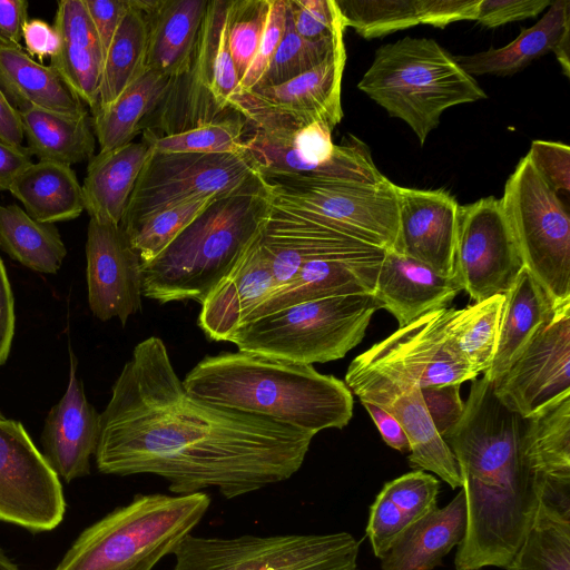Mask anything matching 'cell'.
I'll list each match as a JSON object with an SVG mask.
<instances>
[{
    "mask_svg": "<svg viewBox=\"0 0 570 570\" xmlns=\"http://www.w3.org/2000/svg\"><path fill=\"white\" fill-rule=\"evenodd\" d=\"M27 21V1L0 0V47L21 48L22 31Z\"/></svg>",
    "mask_w": 570,
    "mask_h": 570,
    "instance_id": "56",
    "label": "cell"
},
{
    "mask_svg": "<svg viewBox=\"0 0 570 570\" xmlns=\"http://www.w3.org/2000/svg\"><path fill=\"white\" fill-rule=\"evenodd\" d=\"M421 24L445 28L462 20H475L480 0H416Z\"/></svg>",
    "mask_w": 570,
    "mask_h": 570,
    "instance_id": "52",
    "label": "cell"
},
{
    "mask_svg": "<svg viewBox=\"0 0 570 570\" xmlns=\"http://www.w3.org/2000/svg\"><path fill=\"white\" fill-rule=\"evenodd\" d=\"M170 78L149 69L132 81L107 107L91 111L92 127L101 153L127 145L140 132L144 119L157 105Z\"/></svg>",
    "mask_w": 570,
    "mask_h": 570,
    "instance_id": "36",
    "label": "cell"
},
{
    "mask_svg": "<svg viewBox=\"0 0 570 570\" xmlns=\"http://www.w3.org/2000/svg\"><path fill=\"white\" fill-rule=\"evenodd\" d=\"M381 308L373 294L302 302L244 323L227 342L238 351L283 362L326 363L358 345Z\"/></svg>",
    "mask_w": 570,
    "mask_h": 570,
    "instance_id": "6",
    "label": "cell"
},
{
    "mask_svg": "<svg viewBox=\"0 0 570 570\" xmlns=\"http://www.w3.org/2000/svg\"><path fill=\"white\" fill-rule=\"evenodd\" d=\"M209 505L206 492L137 494L86 528L55 570H153Z\"/></svg>",
    "mask_w": 570,
    "mask_h": 570,
    "instance_id": "5",
    "label": "cell"
},
{
    "mask_svg": "<svg viewBox=\"0 0 570 570\" xmlns=\"http://www.w3.org/2000/svg\"><path fill=\"white\" fill-rule=\"evenodd\" d=\"M346 63L344 40L316 67L284 83L236 92L229 107L249 130L294 131L313 122L331 129L343 118L341 91Z\"/></svg>",
    "mask_w": 570,
    "mask_h": 570,
    "instance_id": "12",
    "label": "cell"
},
{
    "mask_svg": "<svg viewBox=\"0 0 570 570\" xmlns=\"http://www.w3.org/2000/svg\"><path fill=\"white\" fill-rule=\"evenodd\" d=\"M494 393L524 419L570 394V299L553 306L548 320L494 383Z\"/></svg>",
    "mask_w": 570,
    "mask_h": 570,
    "instance_id": "17",
    "label": "cell"
},
{
    "mask_svg": "<svg viewBox=\"0 0 570 570\" xmlns=\"http://www.w3.org/2000/svg\"><path fill=\"white\" fill-rule=\"evenodd\" d=\"M53 27L60 49L50 65L92 111L98 105L105 53L85 1H58Z\"/></svg>",
    "mask_w": 570,
    "mask_h": 570,
    "instance_id": "26",
    "label": "cell"
},
{
    "mask_svg": "<svg viewBox=\"0 0 570 570\" xmlns=\"http://www.w3.org/2000/svg\"><path fill=\"white\" fill-rule=\"evenodd\" d=\"M507 570H570V508L542 501Z\"/></svg>",
    "mask_w": 570,
    "mask_h": 570,
    "instance_id": "40",
    "label": "cell"
},
{
    "mask_svg": "<svg viewBox=\"0 0 570 570\" xmlns=\"http://www.w3.org/2000/svg\"><path fill=\"white\" fill-rule=\"evenodd\" d=\"M88 303L100 321L122 325L140 311L142 263L120 225L89 220L87 242Z\"/></svg>",
    "mask_w": 570,
    "mask_h": 570,
    "instance_id": "20",
    "label": "cell"
},
{
    "mask_svg": "<svg viewBox=\"0 0 570 570\" xmlns=\"http://www.w3.org/2000/svg\"><path fill=\"white\" fill-rule=\"evenodd\" d=\"M553 309L546 292L523 267L504 294L498 341L490 367L483 376L499 381Z\"/></svg>",
    "mask_w": 570,
    "mask_h": 570,
    "instance_id": "33",
    "label": "cell"
},
{
    "mask_svg": "<svg viewBox=\"0 0 570 570\" xmlns=\"http://www.w3.org/2000/svg\"><path fill=\"white\" fill-rule=\"evenodd\" d=\"M313 435L190 396L165 343L139 342L99 414L97 469L154 474L175 495L215 488L234 499L291 479Z\"/></svg>",
    "mask_w": 570,
    "mask_h": 570,
    "instance_id": "1",
    "label": "cell"
},
{
    "mask_svg": "<svg viewBox=\"0 0 570 570\" xmlns=\"http://www.w3.org/2000/svg\"><path fill=\"white\" fill-rule=\"evenodd\" d=\"M14 334V304L10 283L0 258V365L10 353Z\"/></svg>",
    "mask_w": 570,
    "mask_h": 570,
    "instance_id": "57",
    "label": "cell"
},
{
    "mask_svg": "<svg viewBox=\"0 0 570 570\" xmlns=\"http://www.w3.org/2000/svg\"><path fill=\"white\" fill-rule=\"evenodd\" d=\"M19 114L28 149L39 161L71 166L94 156L96 136L89 112L70 116L28 108Z\"/></svg>",
    "mask_w": 570,
    "mask_h": 570,
    "instance_id": "35",
    "label": "cell"
},
{
    "mask_svg": "<svg viewBox=\"0 0 570 570\" xmlns=\"http://www.w3.org/2000/svg\"><path fill=\"white\" fill-rule=\"evenodd\" d=\"M466 531V502L461 490L444 508H434L405 529L381 558L383 570H432Z\"/></svg>",
    "mask_w": 570,
    "mask_h": 570,
    "instance_id": "28",
    "label": "cell"
},
{
    "mask_svg": "<svg viewBox=\"0 0 570 570\" xmlns=\"http://www.w3.org/2000/svg\"><path fill=\"white\" fill-rule=\"evenodd\" d=\"M151 153L141 138L109 151H99L88 163L81 185L85 210L90 219L119 225L138 176Z\"/></svg>",
    "mask_w": 570,
    "mask_h": 570,
    "instance_id": "29",
    "label": "cell"
},
{
    "mask_svg": "<svg viewBox=\"0 0 570 570\" xmlns=\"http://www.w3.org/2000/svg\"><path fill=\"white\" fill-rule=\"evenodd\" d=\"M461 291L454 277L441 275L401 253L385 250L373 295L402 327L446 307Z\"/></svg>",
    "mask_w": 570,
    "mask_h": 570,
    "instance_id": "25",
    "label": "cell"
},
{
    "mask_svg": "<svg viewBox=\"0 0 570 570\" xmlns=\"http://www.w3.org/2000/svg\"><path fill=\"white\" fill-rule=\"evenodd\" d=\"M146 18L129 0V8L105 56L96 108L114 102L146 70Z\"/></svg>",
    "mask_w": 570,
    "mask_h": 570,
    "instance_id": "38",
    "label": "cell"
},
{
    "mask_svg": "<svg viewBox=\"0 0 570 570\" xmlns=\"http://www.w3.org/2000/svg\"><path fill=\"white\" fill-rule=\"evenodd\" d=\"M22 39L28 55L43 58L55 57L60 49V37L53 26L40 19L28 20L23 27Z\"/></svg>",
    "mask_w": 570,
    "mask_h": 570,
    "instance_id": "55",
    "label": "cell"
},
{
    "mask_svg": "<svg viewBox=\"0 0 570 570\" xmlns=\"http://www.w3.org/2000/svg\"><path fill=\"white\" fill-rule=\"evenodd\" d=\"M216 199L219 198H199L165 208L126 233L142 265L158 256Z\"/></svg>",
    "mask_w": 570,
    "mask_h": 570,
    "instance_id": "45",
    "label": "cell"
},
{
    "mask_svg": "<svg viewBox=\"0 0 570 570\" xmlns=\"http://www.w3.org/2000/svg\"><path fill=\"white\" fill-rule=\"evenodd\" d=\"M228 0H209L188 67L170 78L140 131L179 134L220 120L235 111L223 108L213 94V62Z\"/></svg>",
    "mask_w": 570,
    "mask_h": 570,
    "instance_id": "18",
    "label": "cell"
},
{
    "mask_svg": "<svg viewBox=\"0 0 570 570\" xmlns=\"http://www.w3.org/2000/svg\"><path fill=\"white\" fill-rule=\"evenodd\" d=\"M460 385L442 384L420 387L430 419L442 439L462 417L464 402L460 396Z\"/></svg>",
    "mask_w": 570,
    "mask_h": 570,
    "instance_id": "50",
    "label": "cell"
},
{
    "mask_svg": "<svg viewBox=\"0 0 570 570\" xmlns=\"http://www.w3.org/2000/svg\"><path fill=\"white\" fill-rule=\"evenodd\" d=\"M297 33L309 41L332 40L345 27L335 0H286Z\"/></svg>",
    "mask_w": 570,
    "mask_h": 570,
    "instance_id": "47",
    "label": "cell"
},
{
    "mask_svg": "<svg viewBox=\"0 0 570 570\" xmlns=\"http://www.w3.org/2000/svg\"><path fill=\"white\" fill-rule=\"evenodd\" d=\"M238 85L239 78L228 49L224 21L213 62V94L223 108L232 109L228 99L236 94Z\"/></svg>",
    "mask_w": 570,
    "mask_h": 570,
    "instance_id": "53",
    "label": "cell"
},
{
    "mask_svg": "<svg viewBox=\"0 0 570 570\" xmlns=\"http://www.w3.org/2000/svg\"><path fill=\"white\" fill-rule=\"evenodd\" d=\"M455 308H440L399 327L383 341L356 356L372 366L396 370L420 387L462 384L476 379L446 333Z\"/></svg>",
    "mask_w": 570,
    "mask_h": 570,
    "instance_id": "19",
    "label": "cell"
},
{
    "mask_svg": "<svg viewBox=\"0 0 570 570\" xmlns=\"http://www.w3.org/2000/svg\"><path fill=\"white\" fill-rule=\"evenodd\" d=\"M259 246L273 272L275 291L288 285L307 262H380L385 253L312 213L273 200Z\"/></svg>",
    "mask_w": 570,
    "mask_h": 570,
    "instance_id": "16",
    "label": "cell"
},
{
    "mask_svg": "<svg viewBox=\"0 0 570 570\" xmlns=\"http://www.w3.org/2000/svg\"><path fill=\"white\" fill-rule=\"evenodd\" d=\"M344 27L374 39L420 23L416 0H335Z\"/></svg>",
    "mask_w": 570,
    "mask_h": 570,
    "instance_id": "43",
    "label": "cell"
},
{
    "mask_svg": "<svg viewBox=\"0 0 570 570\" xmlns=\"http://www.w3.org/2000/svg\"><path fill=\"white\" fill-rule=\"evenodd\" d=\"M246 120L236 111L215 122L179 134L157 136L144 130L145 139L154 151L183 154H239L246 151L248 134Z\"/></svg>",
    "mask_w": 570,
    "mask_h": 570,
    "instance_id": "42",
    "label": "cell"
},
{
    "mask_svg": "<svg viewBox=\"0 0 570 570\" xmlns=\"http://www.w3.org/2000/svg\"><path fill=\"white\" fill-rule=\"evenodd\" d=\"M67 390L45 421L40 438L42 454L66 482L90 473V459L99 439V414L88 402L77 376V358L71 348Z\"/></svg>",
    "mask_w": 570,
    "mask_h": 570,
    "instance_id": "22",
    "label": "cell"
},
{
    "mask_svg": "<svg viewBox=\"0 0 570 570\" xmlns=\"http://www.w3.org/2000/svg\"><path fill=\"white\" fill-rule=\"evenodd\" d=\"M99 37L104 53L129 8V0H83Z\"/></svg>",
    "mask_w": 570,
    "mask_h": 570,
    "instance_id": "54",
    "label": "cell"
},
{
    "mask_svg": "<svg viewBox=\"0 0 570 570\" xmlns=\"http://www.w3.org/2000/svg\"><path fill=\"white\" fill-rule=\"evenodd\" d=\"M271 199L312 213L384 250L400 253L397 185L287 175L265 179Z\"/></svg>",
    "mask_w": 570,
    "mask_h": 570,
    "instance_id": "10",
    "label": "cell"
},
{
    "mask_svg": "<svg viewBox=\"0 0 570 570\" xmlns=\"http://www.w3.org/2000/svg\"><path fill=\"white\" fill-rule=\"evenodd\" d=\"M245 146L264 179L287 175L377 184L387 178L377 169L368 146L347 134L340 145L332 129L313 122L294 131L249 130Z\"/></svg>",
    "mask_w": 570,
    "mask_h": 570,
    "instance_id": "11",
    "label": "cell"
},
{
    "mask_svg": "<svg viewBox=\"0 0 570 570\" xmlns=\"http://www.w3.org/2000/svg\"><path fill=\"white\" fill-rule=\"evenodd\" d=\"M523 267L500 199L489 196L460 205L454 278L474 303L505 294Z\"/></svg>",
    "mask_w": 570,
    "mask_h": 570,
    "instance_id": "13",
    "label": "cell"
},
{
    "mask_svg": "<svg viewBox=\"0 0 570 570\" xmlns=\"http://www.w3.org/2000/svg\"><path fill=\"white\" fill-rule=\"evenodd\" d=\"M502 208L524 268L552 306L570 299V217L568 207L527 156L505 181Z\"/></svg>",
    "mask_w": 570,
    "mask_h": 570,
    "instance_id": "9",
    "label": "cell"
},
{
    "mask_svg": "<svg viewBox=\"0 0 570 570\" xmlns=\"http://www.w3.org/2000/svg\"><path fill=\"white\" fill-rule=\"evenodd\" d=\"M400 253L454 277L460 205L448 190L397 186Z\"/></svg>",
    "mask_w": 570,
    "mask_h": 570,
    "instance_id": "21",
    "label": "cell"
},
{
    "mask_svg": "<svg viewBox=\"0 0 570 570\" xmlns=\"http://www.w3.org/2000/svg\"><path fill=\"white\" fill-rule=\"evenodd\" d=\"M32 164V154L28 147L0 140V191L9 190L14 179Z\"/></svg>",
    "mask_w": 570,
    "mask_h": 570,
    "instance_id": "58",
    "label": "cell"
},
{
    "mask_svg": "<svg viewBox=\"0 0 570 570\" xmlns=\"http://www.w3.org/2000/svg\"><path fill=\"white\" fill-rule=\"evenodd\" d=\"M0 570H21L0 548Z\"/></svg>",
    "mask_w": 570,
    "mask_h": 570,
    "instance_id": "61",
    "label": "cell"
},
{
    "mask_svg": "<svg viewBox=\"0 0 570 570\" xmlns=\"http://www.w3.org/2000/svg\"><path fill=\"white\" fill-rule=\"evenodd\" d=\"M0 88L18 110L39 108L63 115L88 114L86 104L51 66L33 60L22 48L0 47Z\"/></svg>",
    "mask_w": 570,
    "mask_h": 570,
    "instance_id": "30",
    "label": "cell"
},
{
    "mask_svg": "<svg viewBox=\"0 0 570 570\" xmlns=\"http://www.w3.org/2000/svg\"><path fill=\"white\" fill-rule=\"evenodd\" d=\"M9 191L40 223L71 220L85 210L81 186L68 165L33 163L14 179Z\"/></svg>",
    "mask_w": 570,
    "mask_h": 570,
    "instance_id": "34",
    "label": "cell"
},
{
    "mask_svg": "<svg viewBox=\"0 0 570 570\" xmlns=\"http://www.w3.org/2000/svg\"><path fill=\"white\" fill-rule=\"evenodd\" d=\"M439 481L423 470L384 484L370 509L366 534L374 554L382 558L396 538L436 507Z\"/></svg>",
    "mask_w": 570,
    "mask_h": 570,
    "instance_id": "32",
    "label": "cell"
},
{
    "mask_svg": "<svg viewBox=\"0 0 570 570\" xmlns=\"http://www.w3.org/2000/svg\"><path fill=\"white\" fill-rule=\"evenodd\" d=\"M267 193L213 202L158 256L142 265V296L161 304L203 303L269 216Z\"/></svg>",
    "mask_w": 570,
    "mask_h": 570,
    "instance_id": "3",
    "label": "cell"
},
{
    "mask_svg": "<svg viewBox=\"0 0 570 570\" xmlns=\"http://www.w3.org/2000/svg\"><path fill=\"white\" fill-rule=\"evenodd\" d=\"M340 35L332 40L309 41L302 38L294 28L286 6L284 32L267 70L254 88L284 83L320 65L343 39ZM253 88V89H254Z\"/></svg>",
    "mask_w": 570,
    "mask_h": 570,
    "instance_id": "44",
    "label": "cell"
},
{
    "mask_svg": "<svg viewBox=\"0 0 570 570\" xmlns=\"http://www.w3.org/2000/svg\"><path fill=\"white\" fill-rule=\"evenodd\" d=\"M553 52L566 77L570 76V1H552L543 17L532 27L522 28L520 35L501 48L454 56L469 75L511 76L533 60Z\"/></svg>",
    "mask_w": 570,
    "mask_h": 570,
    "instance_id": "24",
    "label": "cell"
},
{
    "mask_svg": "<svg viewBox=\"0 0 570 570\" xmlns=\"http://www.w3.org/2000/svg\"><path fill=\"white\" fill-rule=\"evenodd\" d=\"M183 385L195 399L313 436L326 429H343L353 415V396L345 382L313 365L243 351L206 356L187 373Z\"/></svg>",
    "mask_w": 570,
    "mask_h": 570,
    "instance_id": "2",
    "label": "cell"
},
{
    "mask_svg": "<svg viewBox=\"0 0 570 570\" xmlns=\"http://www.w3.org/2000/svg\"><path fill=\"white\" fill-rule=\"evenodd\" d=\"M209 0H158L146 14V68L165 77L189 65Z\"/></svg>",
    "mask_w": 570,
    "mask_h": 570,
    "instance_id": "31",
    "label": "cell"
},
{
    "mask_svg": "<svg viewBox=\"0 0 570 570\" xmlns=\"http://www.w3.org/2000/svg\"><path fill=\"white\" fill-rule=\"evenodd\" d=\"M345 384L361 402L374 404L397 420L410 443L412 466L435 473L453 489L461 487L454 454L435 430L415 381L396 370L354 358Z\"/></svg>",
    "mask_w": 570,
    "mask_h": 570,
    "instance_id": "14",
    "label": "cell"
},
{
    "mask_svg": "<svg viewBox=\"0 0 570 570\" xmlns=\"http://www.w3.org/2000/svg\"><path fill=\"white\" fill-rule=\"evenodd\" d=\"M544 183L559 196L570 190V147L567 144L533 140L525 155Z\"/></svg>",
    "mask_w": 570,
    "mask_h": 570,
    "instance_id": "48",
    "label": "cell"
},
{
    "mask_svg": "<svg viewBox=\"0 0 570 570\" xmlns=\"http://www.w3.org/2000/svg\"><path fill=\"white\" fill-rule=\"evenodd\" d=\"M523 448L539 470L570 482V394L525 419Z\"/></svg>",
    "mask_w": 570,
    "mask_h": 570,
    "instance_id": "39",
    "label": "cell"
},
{
    "mask_svg": "<svg viewBox=\"0 0 570 570\" xmlns=\"http://www.w3.org/2000/svg\"><path fill=\"white\" fill-rule=\"evenodd\" d=\"M59 476L19 421L0 419V520L32 532L63 520Z\"/></svg>",
    "mask_w": 570,
    "mask_h": 570,
    "instance_id": "15",
    "label": "cell"
},
{
    "mask_svg": "<svg viewBox=\"0 0 570 570\" xmlns=\"http://www.w3.org/2000/svg\"><path fill=\"white\" fill-rule=\"evenodd\" d=\"M268 7L269 0H228L226 38L239 81L257 52Z\"/></svg>",
    "mask_w": 570,
    "mask_h": 570,
    "instance_id": "46",
    "label": "cell"
},
{
    "mask_svg": "<svg viewBox=\"0 0 570 570\" xmlns=\"http://www.w3.org/2000/svg\"><path fill=\"white\" fill-rule=\"evenodd\" d=\"M249 153L183 154L151 149L120 222L128 233L155 213L199 198L267 193Z\"/></svg>",
    "mask_w": 570,
    "mask_h": 570,
    "instance_id": "7",
    "label": "cell"
},
{
    "mask_svg": "<svg viewBox=\"0 0 570 570\" xmlns=\"http://www.w3.org/2000/svg\"><path fill=\"white\" fill-rule=\"evenodd\" d=\"M377 426L385 443L402 453L410 452L407 436L397 420L383 409L368 402H361Z\"/></svg>",
    "mask_w": 570,
    "mask_h": 570,
    "instance_id": "59",
    "label": "cell"
},
{
    "mask_svg": "<svg viewBox=\"0 0 570 570\" xmlns=\"http://www.w3.org/2000/svg\"><path fill=\"white\" fill-rule=\"evenodd\" d=\"M357 88L403 120L422 146L446 109L487 98L454 56L430 38L404 37L377 48Z\"/></svg>",
    "mask_w": 570,
    "mask_h": 570,
    "instance_id": "4",
    "label": "cell"
},
{
    "mask_svg": "<svg viewBox=\"0 0 570 570\" xmlns=\"http://www.w3.org/2000/svg\"><path fill=\"white\" fill-rule=\"evenodd\" d=\"M381 262L343 259L307 262L288 285L269 294L250 313L246 322L302 302L373 294Z\"/></svg>",
    "mask_w": 570,
    "mask_h": 570,
    "instance_id": "27",
    "label": "cell"
},
{
    "mask_svg": "<svg viewBox=\"0 0 570 570\" xmlns=\"http://www.w3.org/2000/svg\"><path fill=\"white\" fill-rule=\"evenodd\" d=\"M286 17V0H269L265 29L257 52L240 79L236 92L252 90L264 76L281 42Z\"/></svg>",
    "mask_w": 570,
    "mask_h": 570,
    "instance_id": "49",
    "label": "cell"
},
{
    "mask_svg": "<svg viewBox=\"0 0 570 570\" xmlns=\"http://www.w3.org/2000/svg\"><path fill=\"white\" fill-rule=\"evenodd\" d=\"M0 247L23 266L46 274L58 272L67 255L55 224L31 218L18 205H0Z\"/></svg>",
    "mask_w": 570,
    "mask_h": 570,
    "instance_id": "37",
    "label": "cell"
},
{
    "mask_svg": "<svg viewBox=\"0 0 570 570\" xmlns=\"http://www.w3.org/2000/svg\"><path fill=\"white\" fill-rule=\"evenodd\" d=\"M551 0H480L475 21L487 28L537 17Z\"/></svg>",
    "mask_w": 570,
    "mask_h": 570,
    "instance_id": "51",
    "label": "cell"
},
{
    "mask_svg": "<svg viewBox=\"0 0 570 570\" xmlns=\"http://www.w3.org/2000/svg\"><path fill=\"white\" fill-rule=\"evenodd\" d=\"M504 294L491 296L462 309H454L448 326L449 338L475 373L491 365L500 326Z\"/></svg>",
    "mask_w": 570,
    "mask_h": 570,
    "instance_id": "41",
    "label": "cell"
},
{
    "mask_svg": "<svg viewBox=\"0 0 570 570\" xmlns=\"http://www.w3.org/2000/svg\"><path fill=\"white\" fill-rule=\"evenodd\" d=\"M23 137L20 114L0 88V140L9 145L21 146Z\"/></svg>",
    "mask_w": 570,
    "mask_h": 570,
    "instance_id": "60",
    "label": "cell"
},
{
    "mask_svg": "<svg viewBox=\"0 0 570 570\" xmlns=\"http://www.w3.org/2000/svg\"><path fill=\"white\" fill-rule=\"evenodd\" d=\"M358 549L347 532L236 538L189 533L173 552V570H358Z\"/></svg>",
    "mask_w": 570,
    "mask_h": 570,
    "instance_id": "8",
    "label": "cell"
},
{
    "mask_svg": "<svg viewBox=\"0 0 570 570\" xmlns=\"http://www.w3.org/2000/svg\"><path fill=\"white\" fill-rule=\"evenodd\" d=\"M0 419H4V416L2 415V413L0 412Z\"/></svg>",
    "mask_w": 570,
    "mask_h": 570,
    "instance_id": "62",
    "label": "cell"
},
{
    "mask_svg": "<svg viewBox=\"0 0 570 570\" xmlns=\"http://www.w3.org/2000/svg\"><path fill=\"white\" fill-rule=\"evenodd\" d=\"M259 235L202 303L198 326L213 341H228L277 285Z\"/></svg>",
    "mask_w": 570,
    "mask_h": 570,
    "instance_id": "23",
    "label": "cell"
}]
</instances>
